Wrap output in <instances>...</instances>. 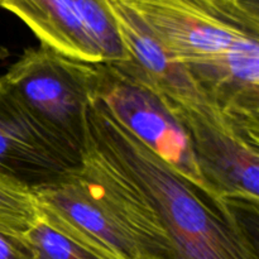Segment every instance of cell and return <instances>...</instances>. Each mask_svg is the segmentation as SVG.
<instances>
[{
	"instance_id": "obj_1",
	"label": "cell",
	"mask_w": 259,
	"mask_h": 259,
	"mask_svg": "<svg viewBox=\"0 0 259 259\" xmlns=\"http://www.w3.org/2000/svg\"><path fill=\"white\" fill-rule=\"evenodd\" d=\"M76 174L138 259H259L240 210L180 176L98 98Z\"/></svg>"
},
{
	"instance_id": "obj_2",
	"label": "cell",
	"mask_w": 259,
	"mask_h": 259,
	"mask_svg": "<svg viewBox=\"0 0 259 259\" xmlns=\"http://www.w3.org/2000/svg\"><path fill=\"white\" fill-rule=\"evenodd\" d=\"M209 103L259 134V0H120Z\"/></svg>"
},
{
	"instance_id": "obj_3",
	"label": "cell",
	"mask_w": 259,
	"mask_h": 259,
	"mask_svg": "<svg viewBox=\"0 0 259 259\" xmlns=\"http://www.w3.org/2000/svg\"><path fill=\"white\" fill-rule=\"evenodd\" d=\"M100 73V63L39 45L25 50L0 80L50 136L81 159L86 111L98 98Z\"/></svg>"
},
{
	"instance_id": "obj_4",
	"label": "cell",
	"mask_w": 259,
	"mask_h": 259,
	"mask_svg": "<svg viewBox=\"0 0 259 259\" xmlns=\"http://www.w3.org/2000/svg\"><path fill=\"white\" fill-rule=\"evenodd\" d=\"M190 137L202 177L215 195L258 215L259 136L209 101L167 103Z\"/></svg>"
},
{
	"instance_id": "obj_5",
	"label": "cell",
	"mask_w": 259,
	"mask_h": 259,
	"mask_svg": "<svg viewBox=\"0 0 259 259\" xmlns=\"http://www.w3.org/2000/svg\"><path fill=\"white\" fill-rule=\"evenodd\" d=\"M100 71L98 99L109 111L180 176L220 199L202 177L186 129L163 99L111 63H100Z\"/></svg>"
},
{
	"instance_id": "obj_6",
	"label": "cell",
	"mask_w": 259,
	"mask_h": 259,
	"mask_svg": "<svg viewBox=\"0 0 259 259\" xmlns=\"http://www.w3.org/2000/svg\"><path fill=\"white\" fill-rule=\"evenodd\" d=\"M39 45L89 63L126 60L108 0H0Z\"/></svg>"
},
{
	"instance_id": "obj_7",
	"label": "cell",
	"mask_w": 259,
	"mask_h": 259,
	"mask_svg": "<svg viewBox=\"0 0 259 259\" xmlns=\"http://www.w3.org/2000/svg\"><path fill=\"white\" fill-rule=\"evenodd\" d=\"M32 190L40 218L71 240L108 259H138L131 240L91 196L76 169Z\"/></svg>"
},
{
	"instance_id": "obj_8",
	"label": "cell",
	"mask_w": 259,
	"mask_h": 259,
	"mask_svg": "<svg viewBox=\"0 0 259 259\" xmlns=\"http://www.w3.org/2000/svg\"><path fill=\"white\" fill-rule=\"evenodd\" d=\"M80 161L27 113L0 80V172L33 189L78 168Z\"/></svg>"
},
{
	"instance_id": "obj_9",
	"label": "cell",
	"mask_w": 259,
	"mask_h": 259,
	"mask_svg": "<svg viewBox=\"0 0 259 259\" xmlns=\"http://www.w3.org/2000/svg\"><path fill=\"white\" fill-rule=\"evenodd\" d=\"M39 218L32 187L0 172V230L24 238Z\"/></svg>"
},
{
	"instance_id": "obj_10",
	"label": "cell",
	"mask_w": 259,
	"mask_h": 259,
	"mask_svg": "<svg viewBox=\"0 0 259 259\" xmlns=\"http://www.w3.org/2000/svg\"><path fill=\"white\" fill-rule=\"evenodd\" d=\"M24 238L33 259H108L71 240L42 218Z\"/></svg>"
},
{
	"instance_id": "obj_11",
	"label": "cell",
	"mask_w": 259,
	"mask_h": 259,
	"mask_svg": "<svg viewBox=\"0 0 259 259\" xmlns=\"http://www.w3.org/2000/svg\"><path fill=\"white\" fill-rule=\"evenodd\" d=\"M0 259H33V254L25 238L0 230Z\"/></svg>"
},
{
	"instance_id": "obj_12",
	"label": "cell",
	"mask_w": 259,
	"mask_h": 259,
	"mask_svg": "<svg viewBox=\"0 0 259 259\" xmlns=\"http://www.w3.org/2000/svg\"><path fill=\"white\" fill-rule=\"evenodd\" d=\"M5 56H8V50L4 47H0V58H4Z\"/></svg>"
}]
</instances>
